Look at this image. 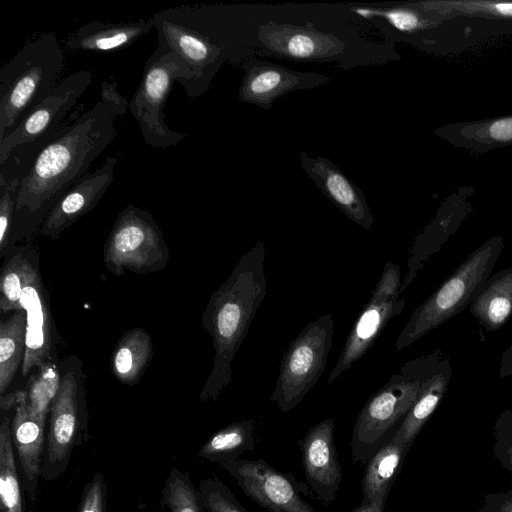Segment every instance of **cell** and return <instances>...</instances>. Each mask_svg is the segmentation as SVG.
Listing matches in <instances>:
<instances>
[{
  "label": "cell",
  "mask_w": 512,
  "mask_h": 512,
  "mask_svg": "<svg viewBox=\"0 0 512 512\" xmlns=\"http://www.w3.org/2000/svg\"><path fill=\"white\" fill-rule=\"evenodd\" d=\"M20 180L0 179V257L2 258L10 238L14 211L17 200V192Z\"/></svg>",
  "instance_id": "obj_33"
},
{
  "label": "cell",
  "mask_w": 512,
  "mask_h": 512,
  "mask_svg": "<svg viewBox=\"0 0 512 512\" xmlns=\"http://www.w3.org/2000/svg\"><path fill=\"white\" fill-rule=\"evenodd\" d=\"M496 8L502 14L512 15V3L497 4Z\"/></svg>",
  "instance_id": "obj_44"
},
{
  "label": "cell",
  "mask_w": 512,
  "mask_h": 512,
  "mask_svg": "<svg viewBox=\"0 0 512 512\" xmlns=\"http://www.w3.org/2000/svg\"><path fill=\"white\" fill-rule=\"evenodd\" d=\"M265 253L260 240L242 255L208 301L202 326L211 336L215 355L211 373L200 393L201 402L216 400L231 383L232 361L266 296Z\"/></svg>",
  "instance_id": "obj_2"
},
{
  "label": "cell",
  "mask_w": 512,
  "mask_h": 512,
  "mask_svg": "<svg viewBox=\"0 0 512 512\" xmlns=\"http://www.w3.org/2000/svg\"><path fill=\"white\" fill-rule=\"evenodd\" d=\"M477 512H512V490L486 494Z\"/></svg>",
  "instance_id": "obj_39"
},
{
  "label": "cell",
  "mask_w": 512,
  "mask_h": 512,
  "mask_svg": "<svg viewBox=\"0 0 512 512\" xmlns=\"http://www.w3.org/2000/svg\"><path fill=\"white\" fill-rule=\"evenodd\" d=\"M45 426V422L28 414L24 389L19 390L18 403L11 422V434L24 489L30 498L35 497L41 477L46 441Z\"/></svg>",
  "instance_id": "obj_21"
},
{
  "label": "cell",
  "mask_w": 512,
  "mask_h": 512,
  "mask_svg": "<svg viewBox=\"0 0 512 512\" xmlns=\"http://www.w3.org/2000/svg\"><path fill=\"white\" fill-rule=\"evenodd\" d=\"M61 372L58 361L48 362L30 376L25 393V406L29 415L47 423L52 402L59 390Z\"/></svg>",
  "instance_id": "obj_30"
},
{
  "label": "cell",
  "mask_w": 512,
  "mask_h": 512,
  "mask_svg": "<svg viewBox=\"0 0 512 512\" xmlns=\"http://www.w3.org/2000/svg\"><path fill=\"white\" fill-rule=\"evenodd\" d=\"M64 66L63 48L53 33L30 41L5 63L0 70V140L46 98Z\"/></svg>",
  "instance_id": "obj_3"
},
{
  "label": "cell",
  "mask_w": 512,
  "mask_h": 512,
  "mask_svg": "<svg viewBox=\"0 0 512 512\" xmlns=\"http://www.w3.org/2000/svg\"><path fill=\"white\" fill-rule=\"evenodd\" d=\"M385 504V500L361 503L352 512H383Z\"/></svg>",
  "instance_id": "obj_42"
},
{
  "label": "cell",
  "mask_w": 512,
  "mask_h": 512,
  "mask_svg": "<svg viewBox=\"0 0 512 512\" xmlns=\"http://www.w3.org/2000/svg\"><path fill=\"white\" fill-rule=\"evenodd\" d=\"M298 444L310 489L323 503L331 504L342 481V469L334 444V420L320 421L298 440Z\"/></svg>",
  "instance_id": "obj_15"
},
{
  "label": "cell",
  "mask_w": 512,
  "mask_h": 512,
  "mask_svg": "<svg viewBox=\"0 0 512 512\" xmlns=\"http://www.w3.org/2000/svg\"><path fill=\"white\" fill-rule=\"evenodd\" d=\"M493 453L500 465L510 473L512 484V410L501 412L493 427Z\"/></svg>",
  "instance_id": "obj_34"
},
{
  "label": "cell",
  "mask_w": 512,
  "mask_h": 512,
  "mask_svg": "<svg viewBox=\"0 0 512 512\" xmlns=\"http://www.w3.org/2000/svg\"><path fill=\"white\" fill-rule=\"evenodd\" d=\"M169 259V249L153 215L127 205L117 215L104 246L106 269L115 276L126 271L155 273L164 270Z\"/></svg>",
  "instance_id": "obj_9"
},
{
  "label": "cell",
  "mask_w": 512,
  "mask_h": 512,
  "mask_svg": "<svg viewBox=\"0 0 512 512\" xmlns=\"http://www.w3.org/2000/svg\"><path fill=\"white\" fill-rule=\"evenodd\" d=\"M500 378L512 376V344L503 352L499 367Z\"/></svg>",
  "instance_id": "obj_41"
},
{
  "label": "cell",
  "mask_w": 512,
  "mask_h": 512,
  "mask_svg": "<svg viewBox=\"0 0 512 512\" xmlns=\"http://www.w3.org/2000/svg\"><path fill=\"white\" fill-rule=\"evenodd\" d=\"M158 43L165 45L188 65L193 80L185 90L186 96L202 95L223 58V49L197 31L165 16L161 11L152 16Z\"/></svg>",
  "instance_id": "obj_13"
},
{
  "label": "cell",
  "mask_w": 512,
  "mask_h": 512,
  "mask_svg": "<svg viewBox=\"0 0 512 512\" xmlns=\"http://www.w3.org/2000/svg\"><path fill=\"white\" fill-rule=\"evenodd\" d=\"M193 80L185 61L168 47L158 43L145 63L140 83L129 101L128 109L138 121L146 144L154 148L176 146L185 133L171 130L164 121V106L174 82L184 91Z\"/></svg>",
  "instance_id": "obj_6"
},
{
  "label": "cell",
  "mask_w": 512,
  "mask_h": 512,
  "mask_svg": "<svg viewBox=\"0 0 512 512\" xmlns=\"http://www.w3.org/2000/svg\"><path fill=\"white\" fill-rule=\"evenodd\" d=\"M405 304L404 299L387 302L369 299L354 322L335 367L327 378L328 386L366 354L389 321L402 313Z\"/></svg>",
  "instance_id": "obj_20"
},
{
  "label": "cell",
  "mask_w": 512,
  "mask_h": 512,
  "mask_svg": "<svg viewBox=\"0 0 512 512\" xmlns=\"http://www.w3.org/2000/svg\"><path fill=\"white\" fill-rule=\"evenodd\" d=\"M242 491L268 512H317L302 498L308 488L290 473L280 472L264 460L236 459L220 464Z\"/></svg>",
  "instance_id": "obj_11"
},
{
  "label": "cell",
  "mask_w": 512,
  "mask_h": 512,
  "mask_svg": "<svg viewBox=\"0 0 512 512\" xmlns=\"http://www.w3.org/2000/svg\"><path fill=\"white\" fill-rule=\"evenodd\" d=\"M91 82L92 74L88 70H79L60 80L46 98L0 140V165L10 161L28 166L59 130L60 123Z\"/></svg>",
  "instance_id": "obj_8"
},
{
  "label": "cell",
  "mask_w": 512,
  "mask_h": 512,
  "mask_svg": "<svg viewBox=\"0 0 512 512\" xmlns=\"http://www.w3.org/2000/svg\"><path fill=\"white\" fill-rule=\"evenodd\" d=\"M451 362L440 349L425 355L417 399L391 439L410 449L448 390Z\"/></svg>",
  "instance_id": "obj_19"
},
{
  "label": "cell",
  "mask_w": 512,
  "mask_h": 512,
  "mask_svg": "<svg viewBox=\"0 0 512 512\" xmlns=\"http://www.w3.org/2000/svg\"><path fill=\"white\" fill-rule=\"evenodd\" d=\"M107 486L101 473H95L85 485L78 512H107Z\"/></svg>",
  "instance_id": "obj_36"
},
{
  "label": "cell",
  "mask_w": 512,
  "mask_h": 512,
  "mask_svg": "<svg viewBox=\"0 0 512 512\" xmlns=\"http://www.w3.org/2000/svg\"><path fill=\"white\" fill-rule=\"evenodd\" d=\"M150 334L142 328H134L123 334L111 355L112 374L123 384H137L153 358Z\"/></svg>",
  "instance_id": "obj_25"
},
{
  "label": "cell",
  "mask_w": 512,
  "mask_h": 512,
  "mask_svg": "<svg viewBox=\"0 0 512 512\" xmlns=\"http://www.w3.org/2000/svg\"><path fill=\"white\" fill-rule=\"evenodd\" d=\"M26 348V313L18 310L0 322V394L10 387L22 366Z\"/></svg>",
  "instance_id": "obj_28"
},
{
  "label": "cell",
  "mask_w": 512,
  "mask_h": 512,
  "mask_svg": "<svg viewBox=\"0 0 512 512\" xmlns=\"http://www.w3.org/2000/svg\"><path fill=\"white\" fill-rule=\"evenodd\" d=\"M117 162L116 156H108L99 168L79 179L49 211L38 235L58 239L95 208L114 180Z\"/></svg>",
  "instance_id": "obj_14"
},
{
  "label": "cell",
  "mask_w": 512,
  "mask_h": 512,
  "mask_svg": "<svg viewBox=\"0 0 512 512\" xmlns=\"http://www.w3.org/2000/svg\"><path fill=\"white\" fill-rule=\"evenodd\" d=\"M245 75L239 88V100L270 109L277 98L302 89H313L330 81L315 72H299L268 61L250 58L244 65Z\"/></svg>",
  "instance_id": "obj_16"
},
{
  "label": "cell",
  "mask_w": 512,
  "mask_h": 512,
  "mask_svg": "<svg viewBox=\"0 0 512 512\" xmlns=\"http://www.w3.org/2000/svg\"><path fill=\"white\" fill-rule=\"evenodd\" d=\"M14 450L10 419L8 415L4 414L0 424L1 512H24V501Z\"/></svg>",
  "instance_id": "obj_29"
},
{
  "label": "cell",
  "mask_w": 512,
  "mask_h": 512,
  "mask_svg": "<svg viewBox=\"0 0 512 512\" xmlns=\"http://www.w3.org/2000/svg\"><path fill=\"white\" fill-rule=\"evenodd\" d=\"M301 166L322 193L350 220L372 230L374 218L362 190L329 159L299 152Z\"/></svg>",
  "instance_id": "obj_18"
},
{
  "label": "cell",
  "mask_w": 512,
  "mask_h": 512,
  "mask_svg": "<svg viewBox=\"0 0 512 512\" xmlns=\"http://www.w3.org/2000/svg\"><path fill=\"white\" fill-rule=\"evenodd\" d=\"M502 249V239L494 237L471 252L413 311L396 340L395 350L407 348L469 306L480 287L490 277Z\"/></svg>",
  "instance_id": "obj_4"
},
{
  "label": "cell",
  "mask_w": 512,
  "mask_h": 512,
  "mask_svg": "<svg viewBox=\"0 0 512 512\" xmlns=\"http://www.w3.org/2000/svg\"><path fill=\"white\" fill-rule=\"evenodd\" d=\"M20 304L26 313V348L21 369L24 377L35 368L57 361L58 334L52 318L50 295L40 272V257L29 270Z\"/></svg>",
  "instance_id": "obj_12"
},
{
  "label": "cell",
  "mask_w": 512,
  "mask_h": 512,
  "mask_svg": "<svg viewBox=\"0 0 512 512\" xmlns=\"http://www.w3.org/2000/svg\"><path fill=\"white\" fill-rule=\"evenodd\" d=\"M258 40L271 55L294 60H327L342 54L346 47L338 37L318 31L312 24L296 26L270 21L259 27Z\"/></svg>",
  "instance_id": "obj_17"
},
{
  "label": "cell",
  "mask_w": 512,
  "mask_h": 512,
  "mask_svg": "<svg viewBox=\"0 0 512 512\" xmlns=\"http://www.w3.org/2000/svg\"><path fill=\"white\" fill-rule=\"evenodd\" d=\"M352 12H355L359 16L365 18V19H372L375 17L374 8L370 7H354L351 8Z\"/></svg>",
  "instance_id": "obj_43"
},
{
  "label": "cell",
  "mask_w": 512,
  "mask_h": 512,
  "mask_svg": "<svg viewBox=\"0 0 512 512\" xmlns=\"http://www.w3.org/2000/svg\"><path fill=\"white\" fill-rule=\"evenodd\" d=\"M255 425L252 420L233 422L216 431L199 449L198 456L219 465L239 459L246 451H253Z\"/></svg>",
  "instance_id": "obj_27"
},
{
  "label": "cell",
  "mask_w": 512,
  "mask_h": 512,
  "mask_svg": "<svg viewBox=\"0 0 512 512\" xmlns=\"http://www.w3.org/2000/svg\"><path fill=\"white\" fill-rule=\"evenodd\" d=\"M39 252L31 244H19L8 248L2 259L0 275V309L2 313L22 310L20 299L29 270Z\"/></svg>",
  "instance_id": "obj_26"
},
{
  "label": "cell",
  "mask_w": 512,
  "mask_h": 512,
  "mask_svg": "<svg viewBox=\"0 0 512 512\" xmlns=\"http://www.w3.org/2000/svg\"><path fill=\"white\" fill-rule=\"evenodd\" d=\"M333 334V316L328 313L306 324L290 343L270 395L281 412L296 407L318 382L326 367Z\"/></svg>",
  "instance_id": "obj_10"
},
{
  "label": "cell",
  "mask_w": 512,
  "mask_h": 512,
  "mask_svg": "<svg viewBox=\"0 0 512 512\" xmlns=\"http://www.w3.org/2000/svg\"><path fill=\"white\" fill-rule=\"evenodd\" d=\"M408 450L402 442L390 439L373 454L362 479V503L387 501Z\"/></svg>",
  "instance_id": "obj_24"
},
{
  "label": "cell",
  "mask_w": 512,
  "mask_h": 512,
  "mask_svg": "<svg viewBox=\"0 0 512 512\" xmlns=\"http://www.w3.org/2000/svg\"><path fill=\"white\" fill-rule=\"evenodd\" d=\"M115 136V117L100 101L54 134L20 180L7 249L31 243L52 207Z\"/></svg>",
  "instance_id": "obj_1"
},
{
  "label": "cell",
  "mask_w": 512,
  "mask_h": 512,
  "mask_svg": "<svg viewBox=\"0 0 512 512\" xmlns=\"http://www.w3.org/2000/svg\"><path fill=\"white\" fill-rule=\"evenodd\" d=\"M154 28L153 18L129 22H89L72 33L64 42L71 53L114 52L130 47Z\"/></svg>",
  "instance_id": "obj_22"
},
{
  "label": "cell",
  "mask_w": 512,
  "mask_h": 512,
  "mask_svg": "<svg viewBox=\"0 0 512 512\" xmlns=\"http://www.w3.org/2000/svg\"><path fill=\"white\" fill-rule=\"evenodd\" d=\"M100 88V102L114 117L124 116L128 110L129 102L118 92L116 81L104 80Z\"/></svg>",
  "instance_id": "obj_37"
},
{
  "label": "cell",
  "mask_w": 512,
  "mask_h": 512,
  "mask_svg": "<svg viewBox=\"0 0 512 512\" xmlns=\"http://www.w3.org/2000/svg\"><path fill=\"white\" fill-rule=\"evenodd\" d=\"M61 381L49 413L41 478L57 479L66 470L72 452L81 444L88 425L82 361L69 355L59 362Z\"/></svg>",
  "instance_id": "obj_7"
},
{
  "label": "cell",
  "mask_w": 512,
  "mask_h": 512,
  "mask_svg": "<svg viewBox=\"0 0 512 512\" xmlns=\"http://www.w3.org/2000/svg\"><path fill=\"white\" fill-rule=\"evenodd\" d=\"M163 502L170 512H205L198 489L187 472L170 470L162 489Z\"/></svg>",
  "instance_id": "obj_31"
},
{
  "label": "cell",
  "mask_w": 512,
  "mask_h": 512,
  "mask_svg": "<svg viewBox=\"0 0 512 512\" xmlns=\"http://www.w3.org/2000/svg\"><path fill=\"white\" fill-rule=\"evenodd\" d=\"M468 307L487 331L502 327L512 316V266L490 275Z\"/></svg>",
  "instance_id": "obj_23"
},
{
  "label": "cell",
  "mask_w": 512,
  "mask_h": 512,
  "mask_svg": "<svg viewBox=\"0 0 512 512\" xmlns=\"http://www.w3.org/2000/svg\"><path fill=\"white\" fill-rule=\"evenodd\" d=\"M198 492L205 512H247L230 488L218 478L202 480Z\"/></svg>",
  "instance_id": "obj_32"
},
{
  "label": "cell",
  "mask_w": 512,
  "mask_h": 512,
  "mask_svg": "<svg viewBox=\"0 0 512 512\" xmlns=\"http://www.w3.org/2000/svg\"><path fill=\"white\" fill-rule=\"evenodd\" d=\"M424 361L425 355L404 363L364 404L352 431L354 463H367L393 437L417 399Z\"/></svg>",
  "instance_id": "obj_5"
},
{
  "label": "cell",
  "mask_w": 512,
  "mask_h": 512,
  "mask_svg": "<svg viewBox=\"0 0 512 512\" xmlns=\"http://www.w3.org/2000/svg\"><path fill=\"white\" fill-rule=\"evenodd\" d=\"M401 286V271L399 266L392 261H388L384 265L377 285L372 290L370 299L378 302L399 299Z\"/></svg>",
  "instance_id": "obj_35"
},
{
  "label": "cell",
  "mask_w": 512,
  "mask_h": 512,
  "mask_svg": "<svg viewBox=\"0 0 512 512\" xmlns=\"http://www.w3.org/2000/svg\"><path fill=\"white\" fill-rule=\"evenodd\" d=\"M491 136L500 141L512 139V118L502 119L490 127Z\"/></svg>",
  "instance_id": "obj_40"
},
{
  "label": "cell",
  "mask_w": 512,
  "mask_h": 512,
  "mask_svg": "<svg viewBox=\"0 0 512 512\" xmlns=\"http://www.w3.org/2000/svg\"><path fill=\"white\" fill-rule=\"evenodd\" d=\"M374 13L375 16L385 18L392 26L400 31H411L418 26L417 15L406 9H374Z\"/></svg>",
  "instance_id": "obj_38"
}]
</instances>
